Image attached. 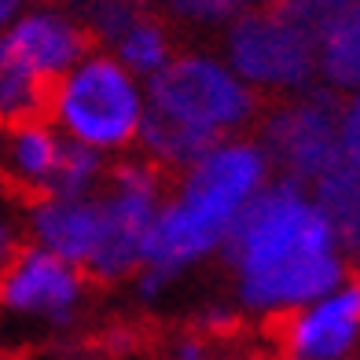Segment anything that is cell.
Listing matches in <instances>:
<instances>
[{"instance_id": "14", "label": "cell", "mask_w": 360, "mask_h": 360, "mask_svg": "<svg viewBox=\"0 0 360 360\" xmlns=\"http://www.w3.org/2000/svg\"><path fill=\"white\" fill-rule=\"evenodd\" d=\"M44 118V89L30 77L0 41V129Z\"/></svg>"}, {"instance_id": "13", "label": "cell", "mask_w": 360, "mask_h": 360, "mask_svg": "<svg viewBox=\"0 0 360 360\" xmlns=\"http://www.w3.org/2000/svg\"><path fill=\"white\" fill-rule=\"evenodd\" d=\"M176 30L169 26L166 15H158L151 8H140V15L122 30V37L114 41L110 48H100V52L114 56L122 67L140 77V81H151L166 63L176 56Z\"/></svg>"}, {"instance_id": "10", "label": "cell", "mask_w": 360, "mask_h": 360, "mask_svg": "<svg viewBox=\"0 0 360 360\" xmlns=\"http://www.w3.org/2000/svg\"><path fill=\"white\" fill-rule=\"evenodd\" d=\"M360 346V283L349 280L276 323L283 360H353Z\"/></svg>"}, {"instance_id": "16", "label": "cell", "mask_w": 360, "mask_h": 360, "mask_svg": "<svg viewBox=\"0 0 360 360\" xmlns=\"http://www.w3.org/2000/svg\"><path fill=\"white\" fill-rule=\"evenodd\" d=\"M166 11L180 26H191L199 34H206V30L221 34L247 11V4H239V0H173V4H166Z\"/></svg>"}, {"instance_id": "9", "label": "cell", "mask_w": 360, "mask_h": 360, "mask_svg": "<svg viewBox=\"0 0 360 360\" xmlns=\"http://www.w3.org/2000/svg\"><path fill=\"white\" fill-rule=\"evenodd\" d=\"M22 232L26 243L81 269L92 283V272L100 269L107 254V217H103L100 191L89 195V199L41 195L34 202H22Z\"/></svg>"}, {"instance_id": "18", "label": "cell", "mask_w": 360, "mask_h": 360, "mask_svg": "<svg viewBox=\"0 0 360 360\" xmlns=\"http://www.w3.org/2000/svg\"><path fill=\"white\" fill-rule=\"evenodd\" d=\"M26 247L22 232V206H15V199L0 195V272L11 265V257Z\"/></svg>"}, {"instance_id": "19", "label": "cell", "mask_w": 360, "mask_h": 360, "mask_svg": "<svg viewBox=\"0 0 360 360\" xmlns=\"http://www.w3.org/2000/svg\"><path fill=\"white\" fill-rule=\"evenodd\" d=\"M173 360H210V342L199 331H180L169 346Z\"/></svg>"}, {"instance_id": "15", "label": "cell", "mask_w": 360, "mask_h": 360, "mask_svg": "<svg viewBox=\"0 0 360 360\" xmlns=\"http://www.w3.org/2000/svg\"><path fill=\"white\" fill-rule=\"evenodd\" d=\"M107 166L110 162L103 155L89 151V147H77V143H67L48 195H52V199H89V195H96L103 188Z\"/></svg>"}, {"instance_id": "11", "label": "cell", "mask_w": 360, "mask_h": 360, "mask_svg": "<svg viewBox=\"0 0 360 360\" xmlns=\"http://www.w3.org/2000/svg\"><path fill=\"white\" fill-rule=\"evenodd\" d=\"M313 37L316 89L356 100L360 85V4L356 0H287Z\"/></svg>"}, {"instance_id": "20", "label": "cell", "mask_w": 360, "mask_h": 360, "mask_svg": "<svg viewBox=\"0 0 360 360\" xmlns=\"http://www.w3.org/2000/svg\"><path fill=\"white\" fill-rule=\"evenodd\" d=\"M19 11H22V0H0V37H4V30L15 22Z\"/></svg>"}, {"instance_id": "8", "label": "cell", "mask_w": 360, "mask_h": 360, "mask_svg": "<svg viewBox=\"0 0 360 360\" xmlns=\"http://www.w3.org/2000/svg\"><path fill=\"white\" fill-rule=\"evenodd\" d=\"M0 41L41 89L56 85L63 74L74 70L92 52V41L77 11L59 4H22V11L15 15V22L4 30Z\"/></svg>"}, {"instance_id": "17", "label": "cell", "mask_w": 360, "mask_h": 360, "mask_svg": "<svg viewBox=\"0 0 360 360\" xmlns=\"http://www.w3.org/2000/svg\"><path fill=\"white\" fill-rule=\"evenodd\" d=\"M239 323H243V316H239V309L232 302H206L199 313H195V331H199L206 342L236 335Z\"/></svg>"}, {"instance_id": "12", "label": "cell", "mask_w": 360, "mask_h": 360, "mask_svg": "<svg viewBox=\"0 0 360 360\" xmlns=\"http://www.w3.org/2000/svg\"><path fill=\"white\" fill-rule=\"evenodd\" d=\"M63 147H67V140L44 118L0 129V184H4L8 199L34 202L52 191Z\"/></svg>"}, {"instance_id": "7", "label": "cell", "mask_w": 360, "mask_h": 360, "mask_svg": "<svg viewBox=\"0 0 360 360\" xmlns=\"http://www.w3.org/2000/svg\"><path fill=\"white\" fill-rule=\"evenodd\" d=\"M92 305L89 276L59 261L34 243L11 257V265L0 272V313L11 320L37 323L48 331H74L85 320Z\"/></svg>"}, {"instance_id": "5", "label": "cell", "mask_w": 360, "mask_h": 360, "mask_svg": "<svg viewBox=\"0 0 360 360\" xmlns=\"http://www.w3.org/2000/svg\"><path fill=\"white\" fill-rule=\"evenodd\" d=\"M217 56L265 103L316 89L313 37L287 4H247L232 26L221 30Z\"/></svg>"}, {"instance_id": "3", "label": "cell", "mask_w": 360, "mask_h": 360, "mask_svg": "<svg viewBox=\"0 0 360 360\" xmlns=\"http://www.w3.org/2000/svg\"><path fill=\"white\" fill-rule=\"evenodd\" d=\"M143 114V81L100 48L44 89V122L67 143L89 147L107 162L136 147Z\"/></svg>"}, {"instance_id": "4", "label": "cell", "mask_w": 360, "mask_h": 360, "mask_svg": "<svg viewBox=\"0 0 360 360\" xmlns=\"http://www.w3.org/2000/svg\"><path fill=\"white\" fill-rule=\"evenodd\" d=\"M147 110L169 118L173 125L202 136L210 143L254 136V125L265 110V100L254 96L217 48H176V56L151 81H143Z\"/></svg>"}, {"instance_id": "2", "label": "cell", "mask_w": 360, "mask_h": 360, "mask_svg": "<svg viewBox=\"0 0 360 360\" xmlns=\"http://www.w3.org/2000/svg\"><path fill=\"white\" fill-rule=\"evenodd\" d=\"M254 140L276 176L316 188L331 176L360 173V103L323 89L265 103Z\"/></svg>"}, {"instance_id": "6", "label": "cell", "mask_w": 360, "mask_h": 360, "mask_svg": "<svg viewBox=\"0 0 360 360\" xmlns=\"http://www.w3.org/2000/svg\"><path fill=\"white\" fill-rule=\"evenodd\" d=\"M272 176H276L272 162L265 158L261 143L254 136H232V140H217L214 147H206L184 173H176L169 180L166 199H173L184 214L210 224L214 232L228 239L243 206Z\"/></svg>"}, {"instance_id": "1", "label": "cell", "mask_w": 360, "mask_h": 360, "mask_svg": "<svg viewBox=\"0 0 360 360\" xmlns=\"http://www.w3.org/2000/svg\"><path fill=\"white\" fill-rule=\"evenodd\" d=\"M243 320L280 323L349 283L353 250L309 188L272 176L243 206L217 254Z\"/></svg>"}]
</instances>
